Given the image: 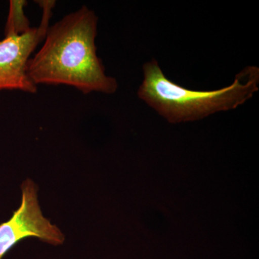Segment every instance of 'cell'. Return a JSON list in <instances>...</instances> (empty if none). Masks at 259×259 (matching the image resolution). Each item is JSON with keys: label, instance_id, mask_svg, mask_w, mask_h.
Returning <instances> with one entry per match:
<instances>
[{"label": "cell", "instance_id": "1", "mask_svg": "<svg viewBox=\"0 0 259 259\" xmlns=\"http://www.w3.org/2000/svg\"><path fill=\"white\" fill-rule=\"evenodd\" d=\"M97 23L95 12L83 5L49 27L41 49L27 64L32 83L66 85L83 95L115 93L117 80L105 74L97 54Z\"/></svg>", "mask_w": 259, "mask_h": 259}, {"label": "cell", "instance_id": "4", "mask_svg": "<svg viewBox=\"0 0 259 259\" xmlns=\"http://www.w3.org/2000/svg\"><path fill=\"white\" fill-rule=\"evenodd\" d=\"M21 189L20 207L9 221L0 224V259L19 242L30 237L55 246L63 244L65 241L61 230L42 214L35 183L27 179Z\"/></svg>", "mask_w": 259, "mask_h": 259}, {"label": "cell", "instance_id": "5", "mask_svg": "<svg viewBox=\"0 0 259 259\" xmlns=\"http://www.w3.org/2000/svg\"><path fill=\"white\" fill-rule=\"evenodd\" d=\"M28 5L25 0H12L10 3L9 15L5 27V36L20 35L31 29L30 21L25 14V8Z\"/></svg>", "mask_w": 259, "mask_h": 259}, {"label": "cell", "instance_id": "2", "mask_svg": "<svg viewBox=\"0 0 259 259\" xmlns=\"http://www.w3.org/2000/svg\"><path fill=\"white\" fill-rule=\"evenodd\" d=\"M144 80L139 98L168 122H191L243 105L258 91L259 68L246 66L231 84L212 91H195L173 82L165 76L155 59L143 66Z\"/></svg>", "mask_w": 259, "mask_h": 259}, {"label": "cell", "instance_id": "3", "mask_svg": "<svg viewBox=\"0 0 259 259\" xmlns=\"http://www.w3.org/2000/svg\"><path fill=\"white\" fill-rule=\"evenodd\" d=\"M36 3L42 10L39 26L31 28L23 35L5 36L0 41V91L37 93V87L27 74V64L30 55L45 38L56 1L40 0Z\"/></svg>", "mask_w": 259, "mask_h": 259}]
</instances>
